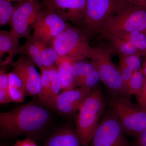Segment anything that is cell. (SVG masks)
<instances>
[{
    "mask_svg": "<svg viewBox=\"0 0 146 146\" xmlns=\"http://www.w3.org/2000/svg\"><path fill=\"white\" fill-rule=\"evenodd\" d=\"M49 112L33 102L27 103L8 112L0 113V135L12 139L25 136L33 138L41 132L49 121Z\"/></svg>",
    "mask_w": 146,
    "mask_h": 146,
    "instance_id": "6da1fadb",
    "label": "cell"
},
{
    "mask_svg": "<svg viewBox=\"0 0 146 146\" xmlns=\"http://www.w3.org/2000/svg\"><path fill=\"white\" fill-rule=\"evenodd\" d=\"M146 30V8L127 2L106 21L98 35V39L108 40Z\"/></svg>",
    "mask_w": 146,
    "mask_h": 146,
    "instance_id": "7a4b0ae2",
    "label": "cell"
},
{
    "mask_svg": "<svg viewBox=\"0 0 146 146\" xmlns=\"http://www.w3.org/2000/svg\"><path fill=\"white\" fill-rule=\"evenodd\" d=\"M105 107L104 97L99 85L93 89L78 111L75 131L82 146H89L91 143Z\"/></svg>",
    "mask_w": 146,
    "mask_h": 146,
    "instance_id": "3957f363",
    "label": "cell"
},
{
    "mask_svg": "<svg viewBox=\"0 0 146 146\" xmlns=\"http://www.w3.org/2000/svg\"><path fill=\"white\" fill-rule=\"evenodd\" d=\"M89 40L80 29L71 26L49 44L64 59L76 61L92 58L93 47L89 44Z\"/></svg>",
    "mask_w": 146,
    "mask_h": 146,
    "instance_id": "277c9868",
    "label": "cell"
},
{
    "mask_svg": "<svg viewBox=\"0 0 146 146\" xmlns=\"http://www.w3.org/2000/svg\"><path fill=\"white\" fill-rule=\"evenodd\" d=\"M127 0H86L85 18L80 29L90 37L100 33L106 22Z\"/></svg>",
    "mask_w": 146,
    "mask_h": 146,
    "instance_id": "5b68a950",
    "label": "cell"
},
{
    "mask_svg": "<svg viewBox=\"0 0 146 146\" xmlns=\"http://www.w3.org/2000/svg\"><path fill=\"white\" fill-rule=\"evenodd\" d=\"M111 50L99 45L93 47V60L96 65L101 81L112 93L119 96H125L124 84L119 68L112 63Z\"/></svg>",
    "mask_w": 146,
    "mask_h": 146,
    "instance_id": "8992f818",
    "label": "cell"
},
{
    "mask_svg": "<svg viewBox=\"0 0 146 146\" xmlns=\"http://www.w3.org/2000/svg\"><path fill=\"white\" fill-rule=\"evenodd\" d=\"M112 104L125 134L137 137L145 129L146 112L141 107L134 105L123 96L114 99Z\"/></svg>",
    "mask_w": 146,
    "mask_h": 146,
    "instance_id": "52a82bcc",
    "label": "cell"
},
{
    "mask_svg": "<svg viewBox=\"0 0 146 146\" xmlns=\"http://www.w3.org/2000/svg\"><path fill=\"white\" fill-rule=\"evenodd\" d=\"M90 143L91 146H130L114 110L100 121Z\"/></svg>",
    "mask_w": 146,
    "mask_h": 146,
    "instance_id": "ba28073f",
    "label": "cell"
},
{
    "mask_svg": "<svg viewBox=\"0 0 146 146\" xmlns=\"http://www.w3.org/2000/svg\"><path fill=\"white\" fill-rule=\"evenodd\" d=\"M71 26L54 11L43 7L33 25L32 35L39 42L49 44Z\"/></svg>",
    "mask_w": 146,
    "mask_h": 146,
    "instance_id": "9c48e42d",
    "label": "cell"
},
{
    "mask_svg": "<svg viewBox=\"0 0 146 146\" xmlns=\"http://www.w3.org/2000/svg\"><path fill=\"white\" fill-rule=\"evenodd\" d=\"M43 7V5L37 0H27L16 4L9 23L10 31L20 39L27 38L30 35V26L32 27Z\"/></svg>",
    "mask_w": 146,
    "mask_h": 146,
    "instance_id": "30bf717a",
    "label": "cell"
},
{
    "mask_svg": "<svg viewBox=\"0 0 146 146\" xmlns=\"http://www.w3.org/2000/svg\"><path fill=\"white\" fill-rule=\"evenodd\" d=\"M44 7L80 29L86 12V0H42Z\"/></svg>",
    "mask_w": 146,
    "mask_h": 146,
    "instance_id": "8fae6325",
    "label": "cell"
},
{
    "mask_svg": "<svg viewBox=\"0 0 146 146\" xmlns=\"http://www.w3.org/2000/svg\"><path fill=\"white\" fill-rule=\"evenodd\" d=\"M93 90L84 86L62 91L49 107L57 113L70 115L78 111L80 106Z\"/></svg>",
    "mask_w": 146,
    "mask_h": 146,
    "instance_id": "7c38bea8",
    "label": "cell"
},
{
    "mask_svg": "<svg viewBox=\"0 0 146 146\" xmlns=\"http://www.w3.org/2000/svg\"><path fill=\"white\" fill-rule=\"evenodd\" d=\"M12 65V71L19 76L24 84L27 96H38L41 91V75L35 65L24 54L21 55Z\"/></svg>",
    "mask_w": 146,
    "mask_h": 146,
    "instance_id": "4fadbf2b",
    "label": "cell"
},
{
    "mask_svg": "<svg viewBox=\"0 0 146 146\" xmlns=\"http://www.w3.org/2000/svg\"><path fill=\"white\" fill-rule=\"evenodd\" d=\"M22 46L20 44V38L11 32L1 30L0 31V57L5 54L8 56L4 61L1 62V66L9 65L12 62L13 57L21 53Z\"/></svg>",
    "mask_w": 146,
    "mask_h": 146,
    "instance_id": "5bb4252c",
    "label": "cell"
},
{
    "mask_svg": "<svg viewBox=\"0 0 146 146\" xmlns=\"http://www.w3.org/2000/svg\"><path fill=\"white\" fill-rule=\"evenodd\" d=\"M44 146H82L75 130L65 127L52 133L47 139Z\"/></svg>",
    "mask_w": 146,
    "mask_h": 146,
    "instance_id": "9a60e30c",
    "label": "cell"
},
{
    "mask_svg": "<svg viewBox=\"0 0 146 146\" xmlns=\"http://www.w3.org/2000/svg\"><path fill=\"white\" fill-rule=\"evenodd\" d=\"M21 53L25 55L39 70L44 68L43 62L42 42L35 39L32 35L28 36L25 42L22 46Z\"/></svg>",
    "mask_w": 146,
    "mask_h": 146,
    "instance_id": "2e32d148",
    "label": "cell"
},
{
    "mask_svg": "<svg viewBox=\"0 0 146 146\" xmlns=\"http://www.w3.org/2000/svg\"><path fill=\"white\" fill-rule=\"evenodd\" d=\"M75 61L68 59L62 60L57 65L58 75L62 85V91L76 88L74 76V66Z\"/></svg>",
    "mask_w": 146,
    "mask_h": 146,
    "instance_id": "e0dca14e",
    "label": "cell"
},
{
    "mask_svg": "<svg viewBox=\"0 0 146 146\" xmlns=\"http://www.w3.org/2000/svg\"><path fill=\"white\" fill-rule=\"evenodd\" d=\"M8 93L11 102H23L27 96L25 86L22 80L16 73H9Z\"/></svg>",
    "mask_w": 146,
    "mask_h": 146,
    "instance_id": "ac0fdd59",
    "label": "cell"
},
{
    "mask_svg": "<svg viewBox=\"0 0 146 146\" xmlns=\"http://www.w3.org/2000/svg\"><path fill=\"white\" fill-rule=\"evenodd\" d=\"M117 37L127 40L136 48L141 56L146 57V34L145 31H136Z\"/></svg>",
    "mask_w": 146,
    "mask_h": 146,
    "instance_id": "d6986e66",
    "label": "cell"
},
{
    "mask_svg": "<svg viewBox=\"0 0 146 146\" xmlns=\"http://www.w3.org/2000/svg\"><path fill=\"white\" fill-rule=\"evenodd\" d=\"M47 68L49 72L50 89L46 106L50 107L60 94V91L62 90V85L58 73L57 66Z\"/></svg>",
    "mask_w": 146,
    "mask_h": 146,
    "instance_id": "ffe728a7",
    "label": "cell"
},
{
    "mask_svg": "<svg viewBox=\"0 0 146 146\" xmlns=\"http://www.w3.org/2000/svg\"><path fill=\"white\" fill-rule=\"evenodd\" d=\"M107 41L111 48L115 50L119 56L139 54L136 48L127 40L116 37L111 38Z\"/></svg>",
    "mask_w": 146,
    "mask_h": 146,
    "instance_id": "44dd1931",
    "label": "cell"
},
{
    "mask_svg": "<svg viewBox=\"0 0 146 146\" xmlns=\"http://www.w3.org/2000/svg\"><path fill=\"white\" fill-rule=\"evenodd\" d=\"M145 76L144 75L142 69L133 73L132 77L128 84L126 96H137L143 89L145 83Z\"/></svg>",
    "mask_w": 146,
    "mask_h": 146,
    "instance_id": "7402d4cb",
    "label": "cell"
},
{
    "mask_svg": "<svg viewBox=\"0 0 146 146\" xmlns=\"http://www.w3.org/2000/svg\"><path fill=\"white\" fill-rule=\"evenodd\" d=\"M40 70L41 72V91L38 96V98L42 104L46 106L50 89L49 72L48 68L46 67Z\"/></svg>",
    "mask_w": 146,
    "mask_h": 146,
    "instance_id": "603a6c76",
    "label": "cell"
},
{
    "mask_svg": "<svg viewBox=\"0 0 146 146\" xmlns=\"http://www.w3.org/2000/svg\"><path fill=\"white\" fill-rule=\"evenodd\" d=\"M7 0H0V26L9 23L13 16L14 7Z\"/></svg>",
    "mask_w": 146,
    "mask_h": 146,
    "instance_id": "cb8c5ba5",
    "label": "cell"
},
{
    "mask_svg": "<svg viewBox=\"0 0 146 146\" xmlns=\"http://www.w3.org/2000/svg\"><path fill=\"white\" fill-rule=\"evenodd\" d=\"M141 56L133 54L128 56H119V64L125 65L134 72L142 69Z\"/></svg>",
    "mask_w": 146,
    "mask_h": 146,
    "instance_id": "d4e9b609",
    "label": "cell"
},
{
    "mask_svg": "<svg viewBox=\"0 0 146 146\" xmlns=\"http://www.w3.org/2000/svg\"><path fill=\"white\" fill-rule=\"evenodd\" d=\"M100 81L99 73L96 66V68L94 70L83 78L79 87L84 86L93 90L99 85V83Z\"/></svg>",
    "mask_w": 146,
    "mask_h": 146,
    "instance_id": "484cf974",
    "label": "cell"
},
{
    "mask_svg": "<svg viewBox=\"0 0 146 146\" xmlns=\"http://www.w3.org/2000/svg\"><path fill=\"white\" fill-rule=\"evenodd\" d=\"M9 85V73H7L4 69L0 71V99L5 101L9 97L8 93Z\"/></svg>",
    "mask_w": 146,
    "mask_h": 146,
    "instance_id": "4316f807",
    "label": "cell"
},
{
    "mask_svg": "<svg viewBox=\"0 0 146 146\" xmlns=\"http://www.w3.org/2000/svg\"><path fill=\"white\" fill-rule=\"evenodd\" d=\"M88 60L83 59L76 61L74 66V76L76 88L78 87L79 84L85 74L86 64Z\"/></svg>",
    "mask_w": 146,
    "mask_h": 146,
    "instance_id": "83f0119b",
    "label": "cell"
},
{
    "mask_svg": "<svg viewBox=\"0 0 146 146\" xmlns=\"http://www.w3.org/2000/svg\"><path fill=\"white\" fill-rule=\"evenodd\" d=\"M13 146H38L34 139L27 137L23 140H18Z\"/></svg>",
    "mask_w": 146,
    "mask_h": 146,
    "instance_id": "f1b7e54d",
    "label": "cell"
},
{
    "mask_svg": "<svg viewBox=\"0 0 146 146\" xmlns=\"http://www.w3.org/2000/svg\"><path fill=\"white\" fill-rule=\"evenodd\" d=\"M136 146H146V128L137 136Z\"/></svg>",
    "mask_w": 146,
    "mask_h": 146,
    "instance_id": "f546056e",
    "label": "cell"
},
{
    "mask_svg": "<svg viewBox=\"0 0 146 146\" xmlns=\"http://www.w3.org/2000/svg\"><path fill=\"white\" fill-rule=\"evenodd\" d=\"M128 2L146 8V0H127Z\"/></svg>",
    "mask_w": 146,
    "mask_h": 146,
    "instance_id": "4dcf8cb0",
    "label": "cell"
},
{
    "mask_svg": "<svg viewBox=\"0 0 146 146\" xmlns=\"http://www.w3.org/2000/svg\"><path fill=\"white\" fill-rule=\"evenodd\" d=\"M137 100L141 109L146 112V97H137Z\"/></svg>",
    "mask_w": 146,
    "mask_h": 146,
    "instance_id": "1f68e13d",
    "label": "cell"
},
{
    "mask_svg": "<svg viewBox=\"0 0 146 146\" xmlns=\"http://www.w3.org/2000/svg\"><path fill=\"white\" fill-rule=\"evenodd\" d=\"M146 97V78L145 79V83H144L143 87V89L140 92V94L136 96V97Z\"/></svg>",
    "mask_w": 146,
    "mask_h": 146,
    "instance_id": "d6a6232c",
    "label": "cell"
},
{
    "mask_svg": "<svg viewBox=\"0 0 146 146\" xmlns=\"http://www.w3.org/2000/svg\"><path fill=\"white\" fill-rule=\"evenodd\" d=\"M142 70L146 78V57L145 58V59L142 64Z\"/></svg>",
    "mask_w": 146,
    "mask_h": 146,
    "instance_id": "836d02e7",
    "label": "cell"
},
{
    "mask_svg": "<svg viewBox=\"0 0 146 146\" xmlns=\"http://www.w3.org/2000/svg\"><path fill=\"white\" fill-rule=\"evenodd\" d=\"M7 1H9L11 2V1H18L19 2H22L24 1H27V0H7Z\"/></svg>",
    "mask_w": 146,
    "mask_h": 146,
    "instance_id": "e575fe53",
    "label": "cell"
},
{
    "mask_svg": "<svg viewBox=\"0 0 146 146\" xmlns=\"http://www.w3.org/2000/svg\"><path fill=\"white\" fill-rule=\"evenodd\" d=\"M1 146H5L3 145H1Z\"/></svg>",
    "mask_w": 146,
    "mask_h": 146,
    "instance_id": "d590c367",
    "label": "cell"
},
{
    "mask_svg": "<svg viewBox=\"0 0 146 146\" xmlns=\"http://www.w3.org/2000/svg\"><path fill=\"white\" fill-rule=\"evenodd\" d=\"M145 31V33L146 34V30L145 31Z\"/></svg>",
    "mask_w": 146,
    "mask_h": 146,
    "instance_id": "8d00e7d4",
    "label": "cell"
}]
</instances>
